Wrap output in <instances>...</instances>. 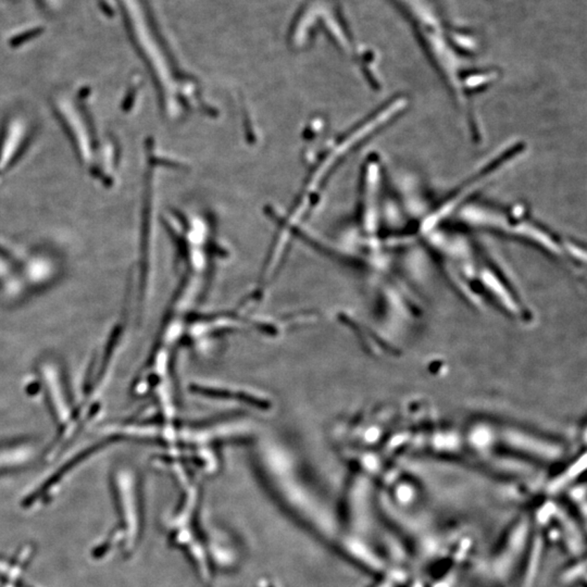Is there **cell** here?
I'll list each match as a JSON object with an SVG mask.
<instances>
[{
	"label": "cell",
	"mask_w": 587,
	"mask_h": 587,
	"mask_svg": "<svg viewBox=\"0 0 587 587\" xmlns=\"http://www.w3.org/2000/svg\"><path fill=\"white\" fill-rule=\"evenodd\" d=\"M17 281L19 276L15 257L9 250L0 246V288L5 290H15L19 284Z\"/></svg>",
	"instance_id": "52a82bcc"
},
{
	"label": "cell",
	"mask_w": 587,
	"mask_h": 587,
	"mask_svg": "<svg viewBox=\"0 0 587 587\" xmlns=\"http://www.w3.org/2000/svg\"><path fill=\"white\" fill-rule=\"evenodd\" d=\"M409 107V100L404 95H396L386 100V103L379 106L368 117L363 118L357 125L343 133L341 136L335 139L330 147L327 154L322 159V164L318 167V172L313 176L315 186L305 196L313 193L312 198L318 195L323 184L327 183L329 176L333 174L334 169L339 166L341 161L351 154L355 149L360 147L363 143L376 136L384 131L386 127L397 121ZM316 201V199H313Z\"/></svg>",
	"instance_id": "5b68a950"
},
{
	"label": "cell",
	"mask_w": 587,
	"mask_h": 587,
	"mask_svg": "<svg viewBox=\"0 0 587 587\" xmlns=\"http://www.w3.org/2000/svg\"><path fill=\"white\" fill-rule=\"evenodd\" d=\"M406 9L423 42L434 66L446 85L473 141L483 139V127L475 107V97L490 88L497 74L492 69L478 68L472 57L461 50L445 25L433 0H398Z\"/></svg>",
	"instance_id": "6da1fadb"
},
{
	"label": "cell",
	"mask_w": 587,
	"mask_h": 587,
	"mask_svg": "<svg viewBox=\"0 0 587 587\" xmlns=\"http://www.w3.org/2000/svg\"><path fill=\"white\" fill-rule=\"evenodd\" d=\"M526 145L523 141H512L500 147L498 150L481 164L478 170L472 172L467 180L460 182L457 188L449 190L446 196L437 201V205L432 206L429 210L419 215L414 221V229L417 239L427 234L435 227L447 225L453 215L462 207L465 204L472 200L481 190L492 183L495 178L502 176L506 171L509 170L514 164H517L525 154Z\"/></svg>",
	"instance_id": "277c9868"
},
{
	"label": "cell",
	"mask_w": 587,
	"mask_h": 587,
	"mask_svg": "<svg viewBox=\"0 0 587 587\" xmlns=\"http://www.w3.org/2000/svg\"><path fill=\"white\" fill-rule=\"evenodd\" d=\"M54 107L80 164L94 180L111 185L119 164V148L111 139L101 144L85 97L60 95L54 100Z\"/></svg>",
	"instance_id": "3957f363"
},
{
	"label": "cell",
	"mask_w": 587,
	"mask_h": 587,
	"mask_svg": "<svg viewBox=\"0 0 587 587\" xmlns=\"http://www.w3.org/2000/svg\"><path fill=\"white\" fill-rule=\"evenodd\" d=\"M31 139V127L24 118H10L0 135V178L15 167Z\"/></svg>",
	"instance_id": "8992f818"
},
{
	"label": "cell",
	"mask_w": 587,
	"mask_h": 587,
	"mask_svg": "<svg viewBox=\"0 0 587 587\" xmlns=\"http://www.w3.org/2000/svg\"><path fill=\"white\" fill-rule=\"evenodd\" d=\"M447 225L514 239L579 268L585 264L584 246L547 227L521 204L502 205L475 197L465 204Z\"/></svg>",
	"instance_id": "7a4b0ae2"
}]
</instances>
